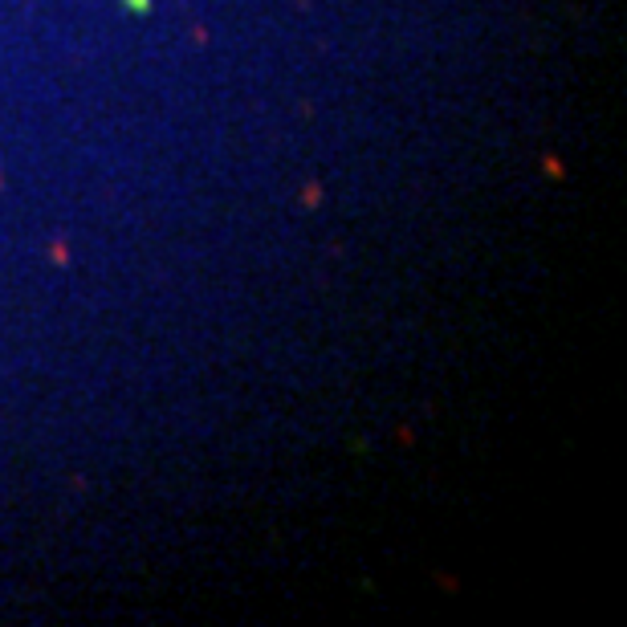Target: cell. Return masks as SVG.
Wrapping results in <instances>:
<instances>
[{
	"instance_id": "cell-1",
	"label": "cell",
	"mask_w": 627,
	"mask_h": 627,
	"mask_svg": "<svg viewBox=\"0 0 627 627\" xmlns=\"http://www.w3.org/2000/svg\"><path fill=\"white\" fill-rule=\"evenodd\" d=\"M127 8H147V0H122Z\"/></svg>"
}]
</instances>
